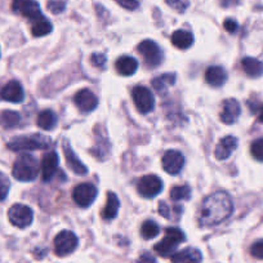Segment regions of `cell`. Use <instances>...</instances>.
I'll return each instance as SVG.
<instances>
[{"label": "cell", "mask_w": 263, "mask_h": 263, "mask_svg": "<svg viewBox=\"0 0 263 263\" xmlns=\"http://www.w3.org/2000/svg\"><path fill=\"white\" fill-rule=\"evenodd\" d=\"M234 211L231 197L223 191L214 192L205 197L200 209L199 221L203 226H216L226 221Z\"/></svg>", "instance_id": "6da1fadb"}, {"label": "cell", "mask_w": 263, "mask_h": 263, "mask_svg": "<svg viewBox=\"0 0 263 263\" xmlns=\"http://www.w3.org/2000/svg\"><path fill=\"white\" fill-rule=\"evenodd\" d=\"M39 163L30 154H21L13 164V177L20 182H31L39 174Z\"/></svg>", "instance_id": "7a4b0ae2"}, {"label": "cell", "mask_w": 263, "mask_h": 263, "mask_svg": "<svg viewBox=\"0 0 263 263\" xmlns=\"http://www.w3.org/2000/svg\"><path fill=\"white\" fill-rule=\"evenodd\" d=\"M50 146L49 138L42 135L34 136H20L12 138L8 142V148L13 151H32V150H45Z\"/></svg>", "instance_id": "3957f363"}, {"label": "cell", "mask_w": 263, "mask_h": 263, "mask_svg": "<svg viewBox=\"0 0 263 263\" xmlns=\"http://www.w3.org/2000/svg\"><path fill=\"white\" fill-rule=\"evenodd\" d=\"M182 241H184L183 232L176 227H169L165 231V237L155 245V252L161 257H171Z\"/></svg>", "instance_id": "277c9868"}, {"label": "cell", "mask_w": 263, "mask_h": 263, "mask_svg": "<svg viewBox=\"0 0 263 263\" xmlns=\"http://www.w3.org/2000/svg\"><path fill=\"white\" fill-rule=\"evenodd\" d=\"M138 52L142 55L147 67H158L163 61V52L160 47L153 40H143L138 44Z\"/></svg>", "instance_id": "5b68a950"}, {"label": "cell", "mask_w": 263, "mask_h": 263, "mask_svg": "<svg viewBox=\"0 0 263 263\" xmlns=\"http://www.w3.org/2000/svg\"><path fill=\"white\" fill-rule=\"evenodd\" d=\"M78 237L74 232L63 230L54 239V252L58 257H65L74 252L78 248Z\"/></svg>", "instance_id": "8992f818"}, {"label": "cell", "mask_w": 263, "mask_h": 263, "mask_svg": "<svg viewBox=\"0 0 263 263\" xmlns=\"http://www.w3.org/2000/svg\"><path fill=\"white\" fill-rule=\"evenodd\" d=\"M132 97L135 101V105L141 114H148L155 107V100L154 95L148 88L137 85L132 90Z\"/></svg>", "instance_id": "52a82bcc"}, {"label": "cell", "mask_w": 263, "mask_h": 263, "mask_svg": "<svg viewBox=\"0 0 263 263\" xmlns=\"http://www.w3.org/2000/svg\"><path fill=\"white\" fill-rule=\"evenodd\" d=\"M8 218L13 226L18 227V229H26L32 223L34 213H32L31 208H29L27 205L14 204L8 211Z\"/></svg>", "instance_id": "ba28073f"}, {"label": "cell", "mask_w": 263, "mask_h": 263, "mask_svg": "<svg viewBox=\"0 0 263 263\" xmlns=\"http://www.w3.org/2000/svg\"><path fill=\"white\" fill-rule=\"evenodd\" d=\"M97 187L92 183H80L72 191V199L80 208H88L97 197Z\"/></svg>", "instance_id": "9c48e42d"}, {"label": "cell", "mask_w": 263, "mask_h": 263, "mask_svg": "<svg viewBox=\"0 0 263 263\" xmlns=\"http://www.w3.org/2000/svg\"><path fill=\"white\" fill-rule=\"evenodd\" d=\"M137 189L141 196L146 199H153L163 191V182L158 176L148 174L140 179Z\"/></svg>", "instance_id": "30bf717a"}, {"label": "cell", "mask_w": 263, "mask_h": 263, "mask_svg": "<svg viewBox=\"0 0 263 263\" xmlns=\"http://www.w3.org/2000/svg\"><path fill=\"white\" fill-rule=\"evenodd\" d=\"M12 8L16 13H20L21 16L30 18L32 22L43 17L39 4L35 0H13Z\"/></svg>", "instance_id": "8fae6325"}, {"label": "cell", "mask_w": 263, "mask_h": 263, "mask_svg": "<svg viewBox=\"0 0 263 263\" xmlns=\"http://www.w3.org/2000/svg\"><path fill=\"white\" fill-rule=\"evenodd\" d=\"M161 165L166 173L171 176H177L183 169L184 158L179 151L169 150L164 154L163 159H161Z\"/></svg>", "instance_id": "7c38bea8"}, {"label": "cell", "mask_w": 263, "mask_h": 263, "mask_svg": "<svg viewBox=\"0 0 263 263\" xmlns=\"http://www.w3.org/2000/svg\"><path fill=\"white\" fill-rule=\"evenodd\" d=\"M62 148H63V154H65L66 163H67L69 168L71 169L75 174H78V176H85V174L88 173V168L82 163V161H80V159L75 155L74 150H72L69 141L63 140Z\"/></svg>", "instance_id": "4fadbf2b"}, {"label": "cell", "mask_w": 263, "mask_h": 263, "mask_svg": "<svg viewBox=\"0 0 263 263\" xmlns=\"http://www.w3.org/2000/svg\"><path fill=\"white\" fill-rule=\"evenodd\" d=\"M0 98L12 103H21L25 100L24 88L17 80H11L0 90Z\"/></svg>", "instance_id": "5bb4252c"}, {"label": "cell", "mask_w": 263, "mask_h": 263, "mask_svg": "<svg viewBox=\"0 0 263 263\" xmlns=\"http://www.w3.org/2000/svg\"><path fill=\"white\" fill-rule=\"evenodd\" d=\"M74 102L77 107L83 112H90L98 106V98L92 90L82 89L75 95Z\"/></svg>", "instance_id": "9a60e30c"}, {"label": "cell", "mask_w": 263, "mask_h": 263, "mask_svg": "<svg viewBox=\"0 0 263 263\" xmlns=\"http://www.w3.org/2000/svg\"><path fill=\"white\" fill-rule=\"evenodd\" d=\"M58 163H60V159H58L57 153H54V151H50L43 158L42 164H40L43 181L49 182L55 176L58 171Z\"/></svg>", "instance_id": "2e32d148"}, {"label": "cell", "mask_w": 263, "mask_h": 263, "mask_svg": "<svg viewBox=\"0 0 263 263\" xmlns=\"http://www.w3.org/2000/svg\"><path fill=\"white\" fill-rule=\"evenodd\" d=\"M240 114H241L240 103L237 102L235 98H229V100L224 101L223 108H222V112H221L222 123L227 124V125H231V124H234L235 121L239 119Z\"/></svg>", "instance_id": "e0dca14e"}, {"label": "cell", "mask_w": 263, "mask_h": 263, "mask_svg": "<svg viewBox=\"0 0 263 263\" xmlns=\"http://www.w3.org/2000/svg\"><path fill=\"white\" fill-rule=\"evenodd\" d=\"M237 147V140L232 136H227V137L222 138L217 145L216 150H214V156L217 160H226L227 158L231 156V154L236 150Z\"/></svg>", "instance_id": "ac0fdd59"}, {"label": "cell", "mask_w": 263, "mask_h": 263, "mask_svg": "<svg viewBox=\"0 0 263 263\" xmlns=\"http://www.w3.org/2000/svg\"><path fill=\"white\" fill-rule=\"evenodd\" d=\"M201 252L195 248H187L172 255V263H201Z\"/></svg>", "instance_id": "d6986e66"}, {"label": "cell", "mask_w": 263, "mask_h": 263, "mask_svg": "<svg viewBox=\"0 0 263 263\" xmlns=\"http://www.w3.org/2000/svg\"><path fill=\"white\" fill-rule=\"evenodd\" d=\"M205 80L209 85L219 88L226 83L227 72L221 66H211L205 71Z\"/></svg>", "instance_id": "ffe728a7"}, {"label": "cell", "mask_w": 263, "mask_h": 263, "mask_svg": "<svg viewBox=\"0 0 263 263\" xmlns=\"http://www.w3.org/2000/svg\"><path fill=\"white\" fill-rule=\"evenodd\" d=\"M115 67L118 72L123 77H130L135 74L138 69V62L136 58L130 57V55H123L119 58L115 63Z\"/></svg>", "instance_id": "44dd1931"}, {"label": "cell", "mask_w": 263, "mask_h": 263, "mask_svg": "<svg viewBox=\"0 0 263 263\" xmlns=\"http://www.w3.org/2000/svg\"><path fill=\"white\" fill-rule=\"evenodd\" d=\"M119 208H120V201H119L118 196L114 192H108L107 194V201L102 211V218L106 221H111L118 216Z\"/></svg>", "instance_id": "7402d4cb"}, {"label": "cell", "mask_w": 263, "mask_h": 263, "mask_svg": "<svg viewBox=\"0 0 263 263\" xmlns=\"http://www.w3.org/2000/svg\"><path fill=\"white\" fill-rule=\"evenodd\" d=\"M242 70L250 78H259L263 75V62L252 57H245L241 61Z\"/></svg>", "instance_id": "603a6c76"}, {"label": "cell", "mask_w": 263, "mask_h": 263, "mask_svg": "<svg viewBox=\"0 0 263 263\" xmlns=\"http://www.w3.org/2000/svg\"><path fill=\"white\" fill-rule=\"evenodd\" d=\"M172 44L177 47L178 49H187L194 44V36L191 32L186 31V30H177L173 32L171 37Z\"/></svg>", "instance_id": "cb8c5ba5"}, {"label": "cell", "mask_w": 263, "mask_h": 263, "mask_svg": "<svg viewBox=\"0 0 263 263\" xmlns=\"http://www.w3.org/2000/svg\"><path fill=\"white\" fill-rule=\"evenodd\" d=\"M57 125V115L50 110H44L37 116V126L43 130H52Z\"/></svg>", "instance_id": "d4e9b609"}, {"label": "cell", "mask_w": 263, "mask_h": 263, "mask_svg": "<svg viewBox=\"0 0 263 263\" xmlns=\"http://www.w3.org/2000/svg\"><path fill=\"white\" fill-rule=\"evenodd\" d=\"M174 83H176V75L164 74L153 80V87L158 93H163L165 92L169 87L174 85Z\"/></svg>", "instance_id": "484cf974"}, {"label": "cell", "mask_w": 263, "mask_h": 263, "mask_svg": "<svg viewBox=\"0 0 263 263\" xmlns=\"http://www.w3.org/2000/svg\"><path fill=\"white\" fill-rule=\"evenodd\" d=\"M20 121H21V116L16 111L6 110L0 114V125L6 129L14 128V126L18 125Z\"/></svg>", "instance_id": "4316f807"}, {"label": "cell", "mask_w": 263, "mask_h": 263, "mask_svg": "<svg viewBox=\"0 0 263 263\" xmlns=\"http://www.w3.org/2000/svg\"><path fill=\"white\" fill-rule=\"evenodd\" d=\"M52 27H53L52 24H50V22L43 16L42 18L32 22L31 32L34 36H45V35H48L50 31H52Z\"/></svg>", "instance_id": "83f0119b"}, {"label": "cell", "mask_w": 263, "mask_h": 263, "mask_svg": "<svg viewBox=\"0 0 263 263\" xmlns=\"http://www.w3.org/2000/svg\"><path fill=\"white\" fill-rule=\"evenodd\" d=\"M171 197L174 201L181 200H189L191 197V189L187 184H182V186H176L171 190Z\"/></svg>", "instance_id": "f1b7e54d"}, {"label": "cell", "mask_w": 263, "mask_h": 263, "mask_svg": "<svg viewBox=\"0 0 263 263\" xmlns=\"http://www.w3.org/2000/svg\"><path fill=\"white\" fill-rule=\"evenodd\" d=\"M160 232V229H159L158 223L154 221H146L143 222L142 224V229H141V234H142L143 239L146 240H150L156 237Z\"/></svg>", "instance_id": "f546056e"}, {"label": "cell", "mask_w": 263, "mask_h": 263, "mask_svg": "<svg viewBox=\"0 0 263 263\" xmlns=\"http://www.w3.org/2000/svg\"><path fill=\"white\" fill-rule=\"evenodd\" d=\"M250 153H252L253 158L258 161H263V138L254 141L250 147Z\"/></svg>", "instance_id": "4dcf8cb0"}, {"label": "cell", "mask_w": 263, "mask_h": 263, "mask_svg": "<svg viewBox=\"0 0 263 263\" xmlns=\"http://www.w3.org/2000/svg\"><path fill=\"white\" fill-rule=\"evenodd\" d=\"M9 187H11L9 178L0 172V200H6L7 195L9 192Z\"/></svg>", "instance_id": "1f68e13d"}, {"label": "cell", "mask_w": 263, "mask_h": 263, "mask_svg": "<svg viewBox=\"0 0 263 263\" xmlns=\"http://www.w3.org/2000/svg\"><path fill=\"white\" fill-rule=\"evenodd\" d=\"M165 2L171 8H173L178 13H183L190 6L189 0H165Z\"/></svg>", "instance_id": "d6a6232c"}, {"label": "cell", "mask_w": 263, "mask_h": 263, "mask_svg": "<svg viewBox=\"0 0 263 263\" xmlns=\"http://www.w3.org/2000/svg\"><path fill=\"white\" fill-rule=\"evenodd\" d=\"M65 8L66 4L63 0H49V2H48V9L54 14L61 13V12L65 11Z\"/></svg>", "instance_id": "836d02e7"}, {"label": "cell", "mask_w": 263, "mask_h": 263, "mask_svg": "<svg viewBox=\"0 0 263 263\" xmlns=\"http://www.w3.org/2000/svg\"><path fill=\"white\" fill-rule=\"evenodd\" d=\"M250 253L257 259H263V240H258L250 248Z\"/></svg>", "instance_id": "e575fe53"}, {"label": "cell", "mask_w": 263, "mask_h": 263, "mask_svg": "<svg viewBox=\"0 0 263 263\" xmlns=\"http://www.w3.org/2000/svg\"><path fill=\"white\" fill-rule=\"evenodd\" d=\"M115 2L120 7L128 9V11H135V9L138 8L137 0H115Z\"/></svg>", "instance_id": "d590c367"}, {"label": "cell", "mask_w": 263, "mask_h": 263, "mask_svg": "<svg viewBox=\"0 0 263 263\" xmlns=\"http://www.w3.org/2000/svg\"><path fill=\"white\" fill-rule=\"evenodd\" d=\"M106 61H107V58H106V55L103 53H95L90 57V62L95 66H97V67H101V66L105 65Z\"/></svg>", "instance_id": "8d00e7d4"}, {"label": "cell", "mask_w": 263, "mask_h": 263, "mask_svg": "<svg viewBox=\"0 0 263 263\" xmlns=\"http://www.w3.org/2000/svg\"><path fill=\"white\" fill-rule=\"evenodd\" d=\"M223 27H224V29H226L229 32H231V34H234V32H236L237 29H239V25H237V22L235 21V20L227 18L226 21L223 22Z\"/></svg>", "instance_id": "74e56055"}, {"label": "cell", "mask_w": 263, "mask_h": 263, "mask_svg": "<svg viewBox=\"0 0 263 263\" xmlns=\"http://www.w3.org/2000/svg\"><path fill=\"white\" fill-rule=\"evenodd\" d=\"M159 214H160V216H163L164 218H166V219H169L171 218V216H169V206H168V204L166 203H164V201H161V203H159Z\"/></svg>", "instance_id": "f35d334b"}, {"label": "cell", "mask_w": 263, "mask_h": 263, "mask_svg": "<svg viewBox=\"0 0 263 263\" xmlns=\"http://www.w3.org/2000/svg\"><path fill=\"white\" fill-rule=\"evenodd\" d=\"M137 263H156V260L153 255L148 254V253H145V254H142L138 258Z\"/></svg>", "instance_id": "ab89813d"}, {"label": "cell", "mask_w": 263, "mask_h": 263, "mask_svg": "<svg viewBox=\"0 0 263 263\" xmlns=\"http://www.w3.org/2000/svg\"><path fill=\"white\" fill-rule=\"evenodd\" d=\"M253 112L257 114V118L260 123H263V105H258L257 107L253 108Z\"/></svg>", "instance_id": "60d3db41"}]
</instances>
